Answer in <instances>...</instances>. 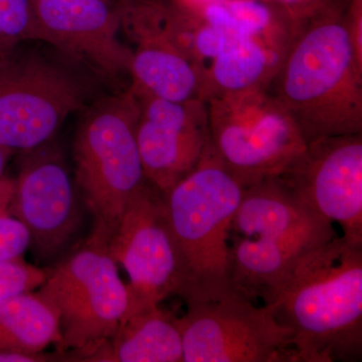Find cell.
Masks as SVG:
<instances>
[{"mask_svg":"<svg viewBox=\"0 0 362 362\" xmlns=\"http://www.w3.org/2000/svg\"><path fill=\"white\" fill-rule=\"evenodd\" d=\"M194 9L218 30L255 37L283 59L298 33L291 20L266 0H225Z\"/></svg>","mask_w":362,"mask_h":362,"instance_id":"cell-18","label":"cell"},{"mask_svg":"<svg viewBox=\"0 0 362 362\" xmlns=\"http://www.w3.org/2000/svg\"><path fill=\"white\" fill-rule=\"evenodd\" d=\"M52 356L40 354H26V352L0 350V362H42L49 361Z\"/></svg>","mask_w":362,"mask_h":362,"instance_id":"cell-25","label":"cell"},{"mask_svg":"<svg viewBox=\"0 0 362 362\" xmlns=\"http://www.w3.org/2000/svg\"><path fill=\"white\" fill-rule=\"evenodd\" d=\"M28 40L42 42L32 0H0V52Z\"/></svg>","mask_w":362,"mask_h":362,"instance_id":"cell-20","label":"cell"},{"mask_svg":"<svg viewBox=\"0 0 362 362\" xmlns=\"http://www.w3.org/2000/svg\"><path fill=\"white\" fill-rule=\"evenodd\" d=\"M185 301L183 362H297L289 331L268 307L233 290Z\"/></svg>","mask_w":362,"mask_h":362,"instance_id":"cell-9","label":"cell"},{"mask_svg":"<svg viewBox=\"0 0 362 362\" xmlns=\"http://www.w3.org/2000/svg\"><path fill=\"white\" fill-rule=\"evenodd\" d=\"M49 271L25 263L23 258L0 262V301L35 291L49 277Z\"/></svg>","mask_w":362,"mask_h":362,"instance_id":"cell-22","label":"cell"},{"mask_svg":"<svg viewBox=\"0 0 362 362\" xmlns=\"http://www.w3.org/2000/svg\"><path fill=\"white\" fill-rule=\"evenodd\" d=\"M37 292L58 314L59 351L75 350L80 358L115 333L127 310V288L108 247L88 240L49 272Z\"/></svg>","mask_w":362,"mask_h":362,"instance_id":"cell-6","label":"cell"},{"mask_svg":"<svg viewBox=\"0 0 362 362\" xmlns=\"http://www.w3.org/2000/svg\"><path fill=\"white\" fill-rule=\"evenodd\" d=\"M268 307L297 362L362 357V244L335 235L302 255Z\"/></svg>","mask_w":362,"mask_h":362,"instance_id":"cell-1","label":"cell"},{"mask_svg":"<svg viewBox=\"0 0 362 362\" xmlns=\"http://www.w3.org/2000/svg\"><path fill=\"white\" fill-rule=\"evenodd\" d=\"M220 33V49L207 78L206 101L251 88L269 89L283 59L250 35L233 30Z\"/></svg>","mask_w":362,"mask_h":362,"instance_id":"cell-17","label":"cell"},{"mask_svg":"<svg viewBox=\"0 0 362 362\" xmlns=\"http://www.w3.org/2000/svg\"><path fill=\"white\" fill-rule=\"evenodd\" d=\"M83 361L183 362L180 317L160 305L124 317L115 333Z\"/></svg>","mask_w":362,"mask_h":362,"instance_id":"cell-16","label":"cell"},{"mask_svg":"<svg viewBox=\"0 0 362 362\" xmlns=\"http://www.w3.org/2000/svg\"><path fill=\"white\" fill-rule=\"evenodd\" d=\"M280 8L297 30L322 18L341 16L352 0H266Z\"/></svg>","mask_w":362,"mask_h":362,"instance_id":"cell-23","label":"cell"},{"mask_svg":"<svg viewBox=\"0 0 362 362\" xmlns=\"http://www.w3.org/2000/svg\"><path fill=\"white\" fill-rule=\"evenodd\" d=\"M211 143L244 187L276 177L306 147L288 112L268 88L209 98Z\"/></svg>","mask_w":362,"mask_h":362,"instance_id":"cell-5","label":"cell"},{"mask_svg":"<svg viewBox=\"0 0 362 362\" xmlns=\"http://www.w3.org/2000/svg\"><path fill=\"white\" fill-rule=\"evenodd\" d=\"M176 4L180 6L189 7V8H197L206 6V4H214V2L225 1V0H175Z\"/></svg>","mask_w":362,"mask_h":362,"instance_id":"cell-26","label":"cell"},{"mask_svg":"<svg viewBox=\"0 0 362 362\" xmlns=\"http://www.w3.org/2000/svg\"><path fill=\"white\" fill-rule=\"evenodd\" d=\"M244 189L209 141L194 168L162 194L189 280L183 300L233 290L228 278L230 232Z\"/></svg>","mask_w":362,"mask_h":362,"instance_id":"cell-3","label":"cell"},{"mask_svg":"<svg viewBox=\"0 0 362 362\" xmlns=\"http://www.w3.org/2000/svg\"><path fill=\"white\" fill-rule=\"evenodd\" d=\"M107 247L129 277L124 317L160 305L168 297L183 299L187 294L189 280L163 194L148 181L131 197Z\"/></svg>","mask_w":362,"mask_h":362,"instance_id":"cell-8","label":"cell"},{"mask_svg":"<svg viewBox=\"0 0 362 362\" xmlns=\"http://www.w3.org/2000/svg\"><path fill=\"white\" fill-rule=\"evenodd\" d=\"M13 189L14 178L2 176L0 178V262L23 258L30 244L25 226L11 213Z\"/></svg>","mask_w":362,"mask_h":362,"instance_id":"cell-21","label":"cell"},{"mask_svg":"<svg viewBox=\"0 0 362 362\" xmlns=\"http://www.w3.org/2000/svg\"><path fill=\"white\" fill-rule=\"evenodd\" d=\"M13 152L11 150L2 148L0 147V178L4 175V170L7 165L9 158L13 156Z\"/></svg>","mask_w":362,"mask_h":362,"instance_id":"cell-27","label":"cell"},{"mask_svg":"<svg viewBox=\"0 0 362 362\" xmlns=\"http://www.w3.org/2000/svg\"><path fill=\"white\" fill-rule=\"evenodd\" d=\"M302 204L362 244V134L330 136L306 143L278 176Z\"/></svg>","mask_w":362,"mask_h":362,"instance_id":"cell-10","label":"cell"},{"mask_svg":"<svg viewBox=\"0 0 362 362\" xmlns=\"http://www.w3.org/2000/svg\"><path fill=\"white\" fill-rule=\"evenodd\" d=\"M42 42L106 76L129 74L130 47L120 40L111 0H32Z\"/></svg>","mask_w":362,"mask_h":362,"instance_id":"cell-14","label":"cell"},{"mask_svg":"<svg viewBox=\"0 0 362 362\" xmlns=\"http://www.w3.org/2000/svg\"><path fill=\"white\" fill-rule=\"evenodd\" d=\"M136 139L145 177L162 194L185 177L211 141L209 107L202 99L171 101L136 89Z\"/></svg>","mask_w":362,"mask_h":362,"instance_id":"cell-12","label":"cell"},{"mask_svg":"<svg viewBox=\"0 0 362 362\" xmlns=\"http://www.w3.org/2000/svg\"><path fill=\"white\" fill-rule=\"evenodd\" d=\"M230 235L311 250L337 233L276 176L245 187Z\"/></svg>","mask_w":362,"mask_h":362,"instance_id":"cell-15","label":"cell"},{"mask_svg":"<svg viewBox=\"0 0 362 362\" xmlns=\"http://www.w3.org/2000/svg\"><path fill=\"white\" fill-rule=\"evenodd\" d=\"M344 20L357 56L362 59V0H352Z\"/></svg>","mask_w":362,"mask_h":362,"instance_id":"cell-24","label":"cell"},{"mask_svg":"<svg viewBox=\"0 0 362 362\" xmlns=\"http://www.w3.org/2000/svg\"><path fill=\"white\" fill-rule=\"evenodd\" d=\"M344 16L300 28L269 87L306 143L362 134V59Z\"/></svg>","mask_w":362,"mask_h":362,"instance_id":"cell-2","label":"cell"},{"mask_svg":"<svg viewBox=\"0 0 362 362\" xmlns=\"http://www.w3.org/2000/svg\"><path fill=\"white\" fill-rule=\"evenodd\" d=\"M139 101L132 86L86 112L74 140L75 183L93 214L89 242L108 246L133 197L147 182L136 139Z\"/></svg>","mask_w":362,"mask_h":362,"instance_id":"cell-4","label":"cell"},{"mask_svg":"<svg viewBox=\"0 0 362 362\" xmlns=\"http://www.w3.org/2000/svg\"><path fill=\"white\" fill-rule=\"evenodd\" d=\"M61 341L58 314L37 290L0 301V350L40 354Z\"/></svg>","mask_w":362,"mask_h":362,"instance_id":"cell-19","label":"cell"},{"mask_svg":"<svg viewBox=\"0 0 362 362\" xmlns=\"http://www.w3.org/2000/svg\"><path fill=\"white\" fill-rule=\"evenodd\" d=\"M86 95L80 78L39 54L0 52V147L23 153L52 141Z\"/></svg>","mask_w":362,"mask_h":362,"instance_id":"cell-7","label":"cell"},{"mask_svg":"<svg viewBox=\"0 0 362 362\" xmlns=\"http://www.w3.org/2000/svg\"><path fill=\"white\" fill-rule=\"evenodd\" d=\"M115 4L121 32L132 45L131 85L171 101L204 100L201 75L169 28V1L116 0Z\"/></svg>","mask_w":362,"mask_h":362,"instance_id":"cell-13","label":"cell"},{"mask_svg":"<svg viewBox=\"0 0 362 362\" xmlns=\"http://www.w3.org/2000/svg\"><path fill=\"white\" fill-rule=\"evenodd\" d=\"M23 154L11 213L28 230L33 255L49 261L77 235L82 223L78 192L56 144L49 141Z\"/></svg>","mask_w":362,"mask_h":362,"instance_id":"cell-11","label":"cell"}]
</instances>
